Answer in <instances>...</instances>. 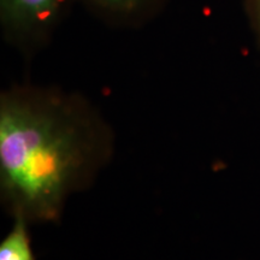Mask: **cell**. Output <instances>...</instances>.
<instances>
[{
	"instance_id": "5b68a950",
	"label": "cell",
	"mask_w": 260,
	"mask_h": 260,
	"mask_svg": "<svg viewBox=\"0 0 260 260\" xmlns=\"http://www.w3.org/2000/svg\"><path fill=\"white\" fill-rule=\"evenodd\" d=\"M243 11L256 46L260 50V0H243Z\"/></svg>"
},
{
	"instance_id": "3957f363",
	"label": "cell",
	"mask_w": 260,
	"mask_h": 260,
	"mask_svg": "<svg viewBox=\"0 0 260 260\" xmlns=\"http://www.w3.org/2000/svg\"><path fill=\"white\" fill-rule=\"evenodd\" d=\"M76 3L109 27L138 29L161 15L170 0H76Z\"/></svg>"
},
{
	"instance_id": "6da1fadb",
	"label": "cell",
	"mask_w": 260,
	"mask_h": 260,
	"mask_svg": "<svg viewBox=\"0 0 260 260\" xmlns=\"http://www.w3.org/2000/svg\"><path fill=\"white\" fill-rule=\"evenodd\" d=\"M111 126L86 98L16 84L0 95V199L6 213L56 223L113 155Z\"/></svg>"
},
{
	"instance_id": "277c9868",
	"label": "cell",
	"mask_w": 260,
	"mask_h": 260,
	"mask_svg": "<svg viewBox=\"0 0 260 260\" xmlns=\"http://www.w3.org/2000/svg\"><path fill=\"white\" fill-rule=\"evenodd\" d=\"M14 225L0 241V260H37L31 247L29 225L23 217H15Z\"/></svg>"
},
{
	"instance_id": "7a4b0ae2",
	"label": "cell",
	"mask_w": 260,
	"mask_h": 260,
	"mask_svg": "<svg viewBox=\"0 0 260 260\" xmlns=\"http://www.w3.org/2000/svg\"><path fill=\"white\" fill-rule=\"evenodd\" d=\"M76 0H0L3 39L31 57L53 39Z\"/></svg>"
}]
</instances>
